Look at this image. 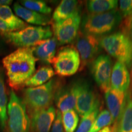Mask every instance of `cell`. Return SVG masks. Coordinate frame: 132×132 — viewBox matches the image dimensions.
I'll return each mask as SVG.
<instances>
[{"label": "cell", "instance_id": "obj_1", "mask_svg": "<svg viewBox=\"0 0 132 132\" xmlns=\"http://www.w3.org/2000/svg\"><path fill=\"white\" fill-rule=\"evenodd\" d=\"M37 61L33 47L19 48L4 57L2 62L10 86L14 89L22 87L36 72Z\"/></svg>", "mask_w": 132, "mask_h": 132}, {"label": "cell", "instance_id": "obj_2", "mask_svg": "<svg viewBox=\"0 0 132 132\" xmlns=\"http://www.w3.org/2000/svg\"><path fill=\"white\" fill-rule=\"evenodd\" d=\"M60 86L58 80L51 79L40 86L27 87L23 90V102L29 119L52 106L56 93Z\"/></svg>", "mask_w": 132, "mask_h": 132}, {"label": "cell", "instance_id": "obj_3", "mask_svg": "<svg viewBox=\"0 0 132 132\" xmlns=\"http://www.w3.org/2000/svg\"><path fill=\"white\" fill-rule=\"evenodd\" d=\"M122 16L118 9L100 14H89L82 20V32L101 37L106 36L121 23Z\"/></svg>", "mask_w": 132, "mask_h": 132}, {"label": "cell", "instance_id": "obj_4", "mask_svg": "<svg viewBox=\"0 0 132 132\" xmlns=\"http://www.w3.org/2000/svg\"><path fill=\"white\" fill-rule=\"evenodd\" d=\"M102 48L117 61L122 62L128 67L132 65V42L126 33L118 31L100 37Z\"/></svg>", "mask_w": 132, "mask_h": 132}, {"label": "cell", "instance_id": "obj_5", "mask_svg": "<svg viewBox=\"0 0 132 132\" xmlns=\"http://www.w3.org/2000/svg\"><path fill=\"white\" fill-rule=\"evenodd\" d=\"M6 40L19 48L34 47L40 41L52 37L53 31L48 26H27L16 31L2 33Z\"/></svg>", "mask_w": 132, "mask_h": 132}, {"label": "cell", "instance_id": "obj_6", "mask_svg": "<svg viewBox=\"0 0 132 132\" xmlns=\"http://www.w3.org/2000/svg\"><path fill=\"white\" fill-rule=\"evenodd\" d=\"M7 120L4 132H29L30 119L23 102L14 90L10 92Z\"/></svg>", "mask_w": 132, "mask_h": 132}, {"label": "cell", "instance_id": "obj_7", "mask_svg": "<svg viewBox=\"0 0 132 132\" xmlns=\"http://www.w3.org/2000/svg\"><path fill=\"white\" fill-rule=\"evenodd\" d=\"M54 72L61 77H69L77 72L80 67V54L75 47L69 45L61 47L52 61Z\"/></svg>", "mask_w": 132, "mask_h": 132}, {"label": "cell", "instance_id": "obj_8", "mask_svg": "<svg viewBox=\"0 0 132 132\" xmlns=\"http://www.w3.org/2000/svg\"><path fill=\"white\" fill-rule=\"evenodd\" d=\"M100 39V37L86 34L81 31H79L74 42L76 49L80 54V70L88 64H91L101 52Z\"/></svg>", "mask_w": 132, "mask_h": 132}, {"label": "cell", "instance_id": "obj_9", "mask_svg": "<svg viewBox=\"0 0 132 132\" xmlns=\"http://www.w3.org/2000/svg\"><path fill=\"white\" fill-rule=\"evenodd\" d=\"M77 95L75 111L81 118L88 114L100 107V97L98 93L87 82L77 81Z\"/></svg>", "mask_w": 132, "mask_h": 132}, {"label": "cell", "instance_id": "obj_10", "mask_svg": "<svg viewBox=\"0 0 132 132\" xmlns=\"http://www.w3.org/2000/svg\"><path fill=\"white\" fill-rule=\"evenodd\" d=\"M81 20L80 12L78 11L64 20L53 23V31L57 42L61 45L74 42L78 34Z\"/></svg>", "mask_w": 132, "mask_h": 132}, {"label": "cell", "instance_id": "obj_11", "mask_svg": "<svg viewBox=\"0 0 132 132\" xmlns=\"http://www.w3.org/2000/svg\"><path fill=\"white\" fill-rule=\"evenodd\" d=\"M113 62L106 54H100L90 64V71L99 88L105 92L110 87Z\"/></svg>", "mask_w": 132, "mask_h": 132}, {"label": "cell", "instance_id": "obj_12", "mask_svg": "<svg viewBox=\"0 0 132 132\" xmlns=\"http://www.w3.org/2000/svg\"><path fill=\"white\" fill-rule=\"evenodd\" d=\"M128 94L127 92L119 91L112 89L111 87L105 92V101L113 118V126L117 131L120 119L127 101Z\"/></svg>", "mask_w": 132, "mask_h": 132}, {"label": "cell", "instance_id": "obj_13", "mask_svg": "<svg viewBox=\"0 0 132 132\" xmlns=\"http://www.w3.org/2000/svg\"><path fill=\"white\" fill-rule=\"evenodd\" d=\"M77 95V82L66 86H61L56 91L54 100L58 110L63 113L75 109Z\"/></svg>", "mask_w": 132, "mask_h": 132}, {"label": "cell", "instance_id": "obj_14", "mask_svg": "<svg viewBox=\"0 0 132 132\" xmlns=\"http://www.w3.org/2000/svg\"><path fill=\"white\" fill-rule=\"evenodd\" d=\"M56 114V110L52 106L36 114L30 119L29 132H50Z\"/></svg>", "mask_w": 132, "mask_h": 132}, {"label": "cell", "instance_id": "obj_15", "mask_svg": "<svg viewBox=\"0 0 132 132\" xmlns=\"http://www.w3.org/2000/svg\"><path fill=\"white\" fill-rule=\"evenodd\" d=\"M130 84V77L125 64L116 62L113 66L110 79V87L114 89L127 92Z\"/></svg>", "mask_w": 132, "mask_h": 132}, {"label": "cell", "instance_id": "obj_16", "mask_svg": "<svg viewBox=\"0 0 132 132\" xmlns=\"http://www.w3.org/2000/svg\"><path fill=\"white\" fill-rule=\"evenodd\" d=\"M57 42L55 38L51 37L40 41L32 47L36 58L45 64H52L56 55Z\"/></svg>", "mask_w": 132, "mask_h": 132}, {"label": "cell", "instance_id": "obj_17", "mask_svg": "<svg viewBox=\"0 0 132 132\" xmlns=\"http://www.w3.org/2000/svg\"><path fill=\"white\" fill-rule=\"evenodd\" d=\"M14 10L17 16L28 23L38 26H46L52 23L51 20L46 15H43L28 9L19 3H15Z\"/></svg>", "mask_w": 132, "mask_h": 132}, {"label": "cell", "instance_id": "obj_18", "mask_svg": "<svg viewBox=\"0 0 132 132\" xmlns=\"http://www.w3.org/2000/svg\"><path fill=\"white\" fill-rule=\"evenodd\" d=\"M78 5L79 2L75 0H63L61 1L53 14V23L64 20L79 11Z\"/></svg>", "mask_w": 132, "mask_h": 132}, {"label": "cell", "instance_id": "obj_19", "mask_svg": "<svg viewBox=\"0 0 132 132\" xmlns=\"http://www.w3.org/2000/svg\"><path fill=\"white\" fill-rule=\"evenodd\" d=\"M54 74L55 72L52 67L49 65L42 66L24 82L23 87L40 86L50 81L52 77H53Z\"/></svg>", "mask_w": 132, "mask_h": 132}, {"label": "cell", "instance_id": "obj_20", "mask_svg": "<svg viewBox=\"0 0 132 132\" xmlns=\"http://www.w3.org/2000/svg\"><path fill=\"white\" fill-rule=\"evenodd\" d=\"M0 18L10 26L12 31L21 30L27 26L22 20L14 15L8 6H0Z\"/></svg>", "mask_w": 132, "mask_h": 132}, {"label": "cell", "instance_id": "obj_21", "mask_svg": "<svg viewBox=\"0 0 132 132\" xmlns=\"http://www.w3.org/2000/svg\"><path fill=\"white\" fill-rule=\"evenodd\" d=\"M117 0H90L86 2V8L90 14H100L117 9Z\"/></svg>", "mask_w": 132, "mask_h": 132}, {"label": "cell", "instance_id": "obj_22", "mask_svg": "<svg viewBox=\"0 0 132 132\" xmlns=\"http://www.w3.org/2000/svg\"><path fill=\"white\" fill-rule=\"evenodd\" d=\"M118 132H132V97L130 92L119 122Z\"/></svg>", "mask_w": 132, "mask_h": 132}, {"label": "cell", "instance_id": "obj_23", "mask_svg": "<svg viewBox=\"0 0 132 132\" xmlns=\"http://www.w3.org/2000/svg\"><path fill=\"white\" fill-rule=\"evenodd\" d=\"M7 99L6 92L4 74L0 69V127L4 129L7 120Z\"/></svg>", "mask_w": 132, "mask_h": 132}, {"label": "cell", "instance_id": "obj_24", "mask_svg": "<svg viewBox=\"0 0 132 132\" xmlns=\"http://www.w3.org/2000/svg\"><path fill=\"white\" fill-rule=\"evenodd\" d=\"M113 123V118L110 111L103 110L99 113L89 132H98L103 128L110 126Z\"/></svg>", "mask_w": 132, "mask_h": 132}, {"label": "cell", "instance_id": "obj_25", "mask_svg": "<svg viewBox=\"0 0 132 132\" xmlns=\"http://www.w3.org/2000/svg\"><path fill=\"white\" fill-rule=\"evenodd\" d=\"M21 4L26 9L43 15H48L52 12V8L45 1L40 0H23Z\"/></svg>", "mask_w": 132, "mask_h": 132}, {"label": "cell", "instance_id": "obj_26", "mask_svg": "<svg viewBox=\"0 0 132 132\" xmlns=\"http://www.w3.org/2000/svg\"><path fill=\"white\" fill-rule=\"evenodd\" d=\"M62 121L65 132H75L79 122L78 114L74 110L62 113Z\"/></svg>", "mask_w": 132, "mask_h": 132}, {"label": "cell", "instance_id": "obj_27", "mask_svg": "<svg viewBox=\"0 0 132 132\" xmlns=\"http://www.w3.org/2000/svg\"><path fill=\"white\" fill-rule=\"evenodd\" d=\"M100 108L94 110L81 118L80 125L75 132H89L99 114Z\"/></svg>", "mask_w": 132, "mask_h": 132}, {"label": "cell", "instance_id": "obj_28", "mask_svg": "<svg viewBox=\"0 0 132 132\" xmlns=\"http://www.w3.org/2000/svg\"><path fill=\"white\" fill-rule=\"evenodd\" d=\"M51 132H65L62 121V113L59 110H56L55 119L53 123Z\"/></svg>", "mask_w": 132, "mask_h": 132}, {"label": "cell", "instance_id": "obj_29", "mask_svg": "<svg viewBox=\"0 0 132 132\" xmlns=\"http://www.w3.org/2000/svg\"><path fill=\"white\" fill-rule=\"evenodd\" d=\"M11 31H12V29L10 28V26L3 19L0 18V32L1 34L11 32Z\"/></svg>", "mask_w": 132, "mask_h": 132}, {"label": "cell", "instance_id": "obj_30", "mask_svg": "<svg viewBox=\"0 0 132 132\" xmlns=\"http://www.w3.org/2000/svg\"><path fill=\"white\" fill-rule=\"evenodd\" d=\"M98 132H118V131L113 126H108Z\"/></svg>", "mask_w": 132, "mask_h": 132}, {"label": "cell", "instance_id": "obj_31", "mask_svg": "<svg viewBox=\"0 0 132 132\" xmlns=\"http://www.w3.org/2000/svg\"><path fill=\"white\" fill-rule=\"evenodd\" d=\"M12 3L11 0H0V5L1 6H7V5L11 4Z\"/></svg>", "mask_w": 132, "mask_h": 132}, {"label": "cell", "instance_id": "obj_32", "mask_svg": "<svg viewBox=\"0 0 132 132\" xmlns=\"http://www.w3.org/2000/svg\"><path fill=\"white\" fill-rule=\"evenodd\" d=\"M128 34H129L130 38V39H131V42H132V22H131V25H130Z\"/></svg>", "mask_w": 132, "mask_h": 132}, {"label": "cell", "instance_id": "obj_33", "mask_svg": "<svg viewBox=\"0 0 132 132\" xmlns=\"http://www.w3.org/2000/svg\"><path fill=\"white\" fill-rule=\"evenodd\" d=\"M131 78H132V69H131Z\"/></svg>", "mask_w": 132, "mask_h": 132}]
</instances>
